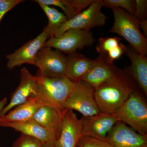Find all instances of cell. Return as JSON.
<instances>
[{
	"mask_svg": "<svg viewBox=\"0 0 147 147\" xmlns=\"http://www.w3.org/2000/svg\"><path fill=\"white\" fill-rule=\"evenodd\" d=\"M137 85L123 69L119 68L110 79L95 90V98L100 113L114 114Z\"/></svg>",
	"mask_w": 147,
	"mask_h": 147,
	"instance_id": "obj_1",
	"label": "cell"
},
{
	"mask_svg": "<svg viewBox=\"0 0 147 147\" xmlns=\"http://www.w3.org/2000/svg\"><path fill=\"white\" fill-rule=\"evenodd\" d=\"M37 88L34 97L44 105L64 110L63 105L75 83L67 77H47L37 72Z\"/></svg>",
	"mask_w": 147,
	"mask_h": 147,
	"instance_id": "obj_2",
	"label": "cell"
},
{
	"mask_svg": "<svg viewBox=\"0 0 147 147\" xmlns=\"http://www.w3.org/2000/svg\"><path fill=\"white\" fill-rule=\"evenodd\" d=\"M114 17L113 26L109 31L122 37L136 52L147 56V39L141 32L139 21L133 15L120 8H112Z\"/></svg>",
	"mask_w": 147,
	"mask_h": 147,
	"instance_id": "obj_3",
	"label": "cell"
},
{
	"mask_svg": "<svg viewBox=\"0 0 147 147\" xmlns=\"http://www.w3.org/2000/svg\"><path fill=\"white\" fill-rule=\"evenodd\" d=\"M114 114L119 121L127 124L139 134L147 135V104L137 88Z\"/></svg>",
	"mask_w": 147,
	"mask_h": 147,
	"instance_id": "obj_4",
	"label": "cell"
},
{
	"mask_svg": "<svg viewBox=\"0 0 147 147\" xmlns=\"http://www.w3.org/2000/svg\"><path fill=\"white\" fill-rule=\"evenodd\" d=\"M103 0H95L85 10L68 19L53 36H58L71 29L90 30L93 28L105 26L108 18L101 11Z\"/></svg>",
	"mask_w": 147,
	"mask_h": 147,
	"instance_id": "obj_5",
	"label": "cell"
},
{
	"mask_svg": "<svg viewBox=\"0 0 147 147\" xmlns=\"http://www.w3.org/2000/svg\"><path fill=\"white\" fill-rule=\"evenodd\" d=\"M95 41L90 30L71 29L59 36L50 38L43 47L54 48L69 55L92 46Z\"/></svg>",
	"mask_w": 147,
	"mask_h": 147,
	"instance_id": "obj_6",
	"label": "cell"
},
{
	"mask_svg": "<svg viewBox=\"0 0 147 147\" xmlns=\"http://www.w3.org/2000/svg\"><path fill=\"white\" fill-rule=\"evenodd\" d=\"M94 91L92 86L83 80L76 82L64 104L63 109L76 110L84 117L100 113L95 98Z\"/></svg>",
	"mask_w": 147,
	"mask_h": 147,
	"instance_id": "obj_7",
	"label": "cell"
},
{
	"mask_svg": "<svg viewBox=\"0 0 147 147\" xmlns=\"http://www.w3.org/2000/svg\"><path fill=\"white\" fill-rule=\"evenodd\" d=\"M66 63L67 56L62 52L43 47L37 54L34 65L41 75L58 77L65 76Z\"/></svg>",
	"mask_w": 147,
	"mask_h": 147,
	"instance_id": "obj_8",
	"label": "cell"
},
{
	"mask_svg": "<svg viewBox=\"0 0 147 147\" xmlns=\"http://www.w3.org/2000/svg\"><path fill=\"white\" fill-rule=\"evenodd\" d=\"M50 38L47 31H43L34 39L26 42L13 53L6 55L7 67L9 70L24 64L34 65L37 54L43 47L47 38Z\"/></svg>",
	"mask_w": 147,
	"mask_h": 147,
	"instance_id": "obj_9",
	"label": "cell"
},
{
	"mask_svg": "<svg viewBox=\"0 0 147 147\" xmlns=\"http://www.w3.org/2000/svg\"><path fill=\"white\" fill-rule=\"evenodd\" d=\"M82 126V136L106 140L107 136L119 121L114 114L100 113L80 119Z\"/></svg>",
	"mask_w": 147,
	"mask_h": 147,
	"instance_id": "obj_10",
	"label": "cell"
},
{
	"mask_svg": "<svg viewBox=\"0 0 147 147\" xmlns=\"http://www.w3.org/2000/svg\"><path fill=\"white\" fill-rule=\"evenodd\" d=\"M81 119L77 117L73 110H64L62 122L59 137L55 140L57 147H76L82 136Z\"/></svg>",
	"mask_w": 147,
	"mask_h": 147,
	"instance_id": "obj_11",
	"label": "cell"
},
{
	"mask_svg": "<svg viewBox=\"0 0 147 147\" xmlns=\"http://www.w3.org/2000/svg\"><path fill=\"white\" fill-rule=\"evenodd\" d=\"M106 140L112 147H147V135L139 134L120 121L115 125Z\"/></svg>",
	"mask_w": 147,
	"mask_h": 147,
	"instance_id": "obj_12",
	"label": "cell"
},
{
	"mask_svg": "<svg viewBox=\"0 0 147 147\" xmlns=\"http://www.w3.org/2000/svg\"><path fill=\"white\" fill-rule=\"evenodd\" d=\"M37 77L24 67L21 70L20 83L11 96L10 102L4 108L0 117L5 115L12 108L34 97L37 88Z\"/></svg>",
	"mask_w": 147,
	"mask_h": 147,
	"instance_id": "obj_13",
	"label": "cell"
},
{
	"mask_svg": "<svg viewBox=\"0 0 147 147\" xmlns=\"http://www.w3.org/2000/svg\"><path fill=\"white\" fill-rule=\"evenodd\" d=\"M118 69L114 63L109 60L107 55H99L96 59L93 60L90 68L82 80L95 90L101 84L110 79Z\"/></svg>",
	"mask_w": 147,
	"mask_h": 147,
	"instance_id": "obj_14",
	"label": "cell"
},
{
	"mask_svg": "<svg viewBox=\"0 0 147 147\" xmlns=\"http://www.w3.org/2000/svg\"><path fill=\"white\" fill-rule=\"evenodd\" d=\"M131 64L123 70L136 82L146 96L147 95V57L140 55L130 46L126 45L125 52Z\"/></svg>",
	"mask_w": 147,
	"mask_h": 147,
	"instance_id": "obj_15",
	"label": "cell"
},
{
	"mask_svg": "<svg viewBox=\"0 0 147 147\" xmlns=\"http://www.w3.org/2000/svg\"><path fill=\"white\" fill-rule=\"evenodd\" d=\"M64 110V109L43 105L38 109L30 120L52 131L57 139L60 131Z\"/></svg>",
	"mask_w": 147,
	"mask_h": 147,
	"instance_id": "obj_16",
	"label": "cell"
},
{
	"mask_svg": "<svg viewBox=\"0 0 147 147\" xmlns=\"http://www.w3.org/2000/svg\"><path fill=\"white\" fill-rule=\"evenodd\" d=\"M43 105L44 104L36 98H31L26 102L15 107L13 110L0 117V124L30 121L38 109Z\"/></svg>",
	"mask_w": 147,
	"mask_h": 147,
	"instance_id": "obj_17",
	"label": "cell"
},
{
	"mask_svg": "<svg viewBox=\"0 0 147 147\" xmlns=\"http://www.w3.org/2000/svg\"><path fill=\"white\" fill-rule=\"evenodd\" d=\"M93 60L80 53H72L67 56L65 76L74 83L82 80L92 65Z\"/></svg>",
	"mask_w": 147,
	"mask_h": 147,
	"instance_id": "obj_18",
	"label": "cell"
},
{
	"mask_svg": "<svg viewBox=\"0 0 147 147\" xmlns=\"http://www.w3.org/2000/svg\"><path fill=\"white\" fill-rule=\"evenodd\" d=\"M0 126L10 127L21 134L34 137L42 144L55 140L56 137L52 131H49L32 121L21 122L9 123L0 124Z\"/></svg>",
	"mask_w": 147,
	"mask_h": 147,
	"instance_id": "obj_19",
	"label": "cell"
},
{
	"mask_svg": "<svg viewBox=\"0 0 147 147\" xmlns=\"http://www.w3.org/2000/svg\"><path fill=\"white\" fill-rule=\"evenodd\" d=\"M48 19L47 26L44 28L49 34L50 38L54 36L55 32L65 24L68 20L64 13L50 6L38 3Z\"/></svg>",
	"mask_w": 147,
	"mask_h": 147,
	"instance_id": "obj_20",
	"label": "cell"
},
{
	"mask_svg": "<svg viewBox=\"0 0 147 147\" xmlns=\"http://www.w3.org/2000/svg\"><path fill=\"white\" fill-rule=\"evenodd\" d=\"M122 39L117 37H105L100 38L96 47V53L99 55H107L111 49L118 45Z\"/></svg>",
	"mask_w": 147,
	"mask_h": 147,
	"instance_id": "obj_21",
	"label": "cell"
},
{
	"mask_svg": "<svg viewBox=\"0 0 147 147\" xmlns=\"http://www.w3.org/2000/svg\"><path fill=\"white\" fill-rule=\"evenodd\" d=\"M103 6L111 9H121L134 15L135 2L134 0H104Z\"/></svg>",
	"mask_w": 147,
	"mask_h": 147,
	"instance_id": "obj_22",
	"label": "cell"
},
{
	"mask_svg": "<svg viewBox=\"0 0 147 147\" xmlns=\"http://www.w3.org/2000/svg\"><path fill=\"white\" fill-rule=\"evenodd\" d=\"M76 147H112L107 140L83 136L79 139Z\"/></svg>",
	"mask_w": 147,
	"mask_h": 147,
	"instance_id": "obj_23",
	"label": "cell"
},
{
	"mask_svg": "<svg viewBox=\"0 0 147 147\" xmlns=\"http://www.w3.org/2000/svg\"><path fill=\"white\" fill-rule=\"evenodd\" d=\"M12 147H42V144L34 137L21 133Z\"/></svg>",
	"mask_w": 147,
	"mask_h": 147,
	"instance_id": "obj_24",
	"label": "cell"
},
{
	"mask_svg": "<svg viewBox=\"0 0 147 147\" xmlns=\"http://www.w3.org/2000/svg\"><path fill=\"white\" fill-rule=\"evenodd\" d=\"M135 10L134 16L138 21L147 19V0H134Z\"/></svg>",
	"mask_w": 147,
	"mask_h": 147,
	"instance_id": "obj_25",
	"label": "cell"
},
{
	"mask_svg": "<svg viewBox=\"0 0 147 147\" xmlns=\"http://www.w3.org/2000/svg\"><path fill=\"white\" fill-rule=\"evenodd\" d=\"M23 2L22 0H0V22L6 13Z\"/></svg>",
	"mask_w": 147,
	"mask_h": 147,
	"instance_id": "obj_26",
	"label": "cell"
},
{
	"mask_svg": "<svg viewBox=\"0 0 147 147\" xmlns=\"http://www.w3.org/2000/svg\"><path fill=\"white\" fill-rule=\"evenodd\" d=\"M126 49V45L121 42L116 47L110 50L107 54V57L111 62L114 63V61L118 59L121 56L124 54Z\"/></svg>",
	"mask_w": 147,
	"mask_h": 147,
	"instance_id": "obj_27",
	"label": "cell"
},
{
	"mask_svg": "<svg viewBox=\"0 0 147 147\" xmlns=\"http://www.w3.org/2000/svg\"><path fill=\"white\" fill-rule=\"evenodd\" d=\"M139 26L140 29L143 31V34L145 37H147V20L144 19L139 21Z\"/></svg>",
	"mask_w": 147,
	"mask_h": 147,
	"instance_id": "obj_28",
	"label": "cell"
},
{
	"mask_svg": "<svg viewBox=\"0 0 147 147\" xmlns=\"http://www.w3.org/2000/svg\"><path fill=\"white\" fill-rule=\"evenodd\" d=\"M55 141L53 140L42 144V147H57L55 145Z\"/></svg>",
	"mask_w": 147,
	"mask_h": 147,
	"instance_id": "obj_29",
	"label": "cell"
},
{
	"mask_svg": "<svg viewBox=\"0 0 147 147\" xmlns=\"http://www.w3.org/2000/svg\"><path fill=\"white\" fill-rule=\"evenodd\" d=\"M7 103V99L6 98H5L0 101V113L4 108L6 105Z\"/></svg>",
	"mask_w": 147,
	"mask_h": 147,
	"instance_id": "obj_30",
	"label": "cell"
}]
</instances>
